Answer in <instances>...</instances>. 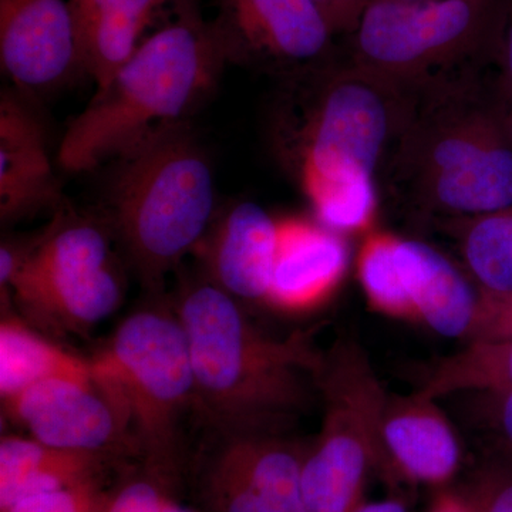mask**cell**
I'll use <instances>...</instances> for the list:
<instances>
[{"label":"cell","mask_w":512,"mask_h":512,"mask_svg":"<svg viewBox=\"0 0 512 512\" xmlns=\"http://www.w3.org/2000/svg\"><path fill=\"white\" fill-rule=\"evenodd\" d=\"M174 311L190 349L197 419L220 433H284L320 399L325 353L313 330L276 339L208 281L187 282Z\"/></svg>","instance_id":"cell-1"},{"label":"cell","mask_w":512,"mask_h":512,"mask_svg":"<svg viewBox=\"0 0 512 512\" xmlns=\"http://www.w3.org/2000/svg\"><path fill=\"white\" fill-rule=\"evenodd\" d=\"M228 62L211 22L192 0L147 36L74 119L59 147L67 173H86L121 157L183 119L211 92Z\"/></svg>","instance_id":"cell-2"},{"label":"cell","mask_w":512,"mask_h":512,"mask_svg":"<svg viewBox=\"0 0 512 512\" xmlns=\"http://www.w3.org/2000/svg\"><path fill=\"white\" fill-rule=\"evenodd\" d=\"M184 123L121 156L110 190V231L148 291L197 251L212 225L210 161Z\"/></svg>","instance_id":"cell-3"},{"label":"cell","mask_w":512,"mask_h":512,"mask_svg":"<svg viewBox=\"0 0 512 512\" xmlns=\"http://www.w3.org/2000/svg\"><path fill=\"white\" fill-rule=\"evenodd\" d=\"M90 362L119 410L138 467L183 483L184 423L197 409L190 349L174 308L130 313Z\"/></svg>","instance_id":"cell-4"},{"label":"cell","mask_w":512,"mask_h":512,"mask_svg":"<svg viewBox=\"0 0 512 512\" xmlns=\"http://www.w3.org/2000/svg\"><path fill=\"white\" fill-rule=\"evenodd\" d=\"M410 110L394 153L420 204L456 217L512 207L510 124L466 90L441 87Z\"/></svg>","instance_id":"cell-5"},{"label":"cell","mask_w":512,"mask_h":512,"mask_svg":"<svg viewBox=\"0 0 512 512\" xmlns=\"http://www.w3.org/2000/svg\"><path fill=\"white\" fill-rule=\"evenodd\" d=\"M511 0H370L352 39L353 66L404 89L498 45Z\"/></svg>","instance_id":"cell-6"},{"label":"cell","mask_w":512,"mask_h":512,"mask_svg":"<svg viewBox=\"0 0 512 512\" xmlns=\"http://www.w3.org/2000/svg\"><path fill=\"white\" fill-rule=\"evenodd\" d=\"M313 90L292 140L303 192L340 181L375 180L409 117L406 89L352 66L328 73Z\"/></svg>","instance_id":"cell-7"},{"label":"cell","mask_w":512,"mask_h":512,"mask_svg":"<svg viewBox=\"0 0 512 512\" xmlns=\"http://www.w3.org/2000/svg\"><path fill=\"white\" fill-rule=\"evenodd\" d=\"M365 350H333L320 377L323 419L302 473L303 512H357L370 474L379 471L384 399Z\"/></svg>","instance_id":"cell-8"},{"label":"cell","mask_w":512,"mask_h":512,"mask_svg":"<svg viewBox=\"0 0 512 512\" xmlns=\"http://www.w3.org/2000/svg\"><path fill=\"white\" fill-rule=\"evenodd\" d=\"M184 478L201 512H303L309 443L284 433L210 431Z\"/></svg>","instance_id":"cell-9"},{"label":"cell","mask_w":512,"mask_h":512,"mask_svg":"<svg viewBox=\"0 0 512 512\" xmlns=\"http://www.w3.org/2000/svg\"><path fill=\"white\" fill-rule=\"evenodd\" d=\"M2 403L6 416L40 443L137 464L119 410L96 379L46 380Z\"/></svg>","instance_id":"cell-10"},{"label":"cell","mask_w":512,"mask_h":512,"mask_svg":"<svg viewBox=\"0 0 512 512\" xmlns=\"http://www.w3.org/2000/svg\"><path fill=\"white\" fill-rule=\"evenodd\" d=\"M211 23L228 60L268 67H316L336 37L313 0H218Z\"/></svg>","instance_id":"cell-11"},{"label":"cell","mask_w":512,"mask_h":512,"mask_svg":"<svg viewBox=\"0 0 512 512\" xmlns=\"http://www.w3.org/2000/svg\"><path fill=\"white\" fill-rule=\"evenodd\" d=\"M0 62L23 92L46 93L80 69L70 0H0Z\"/></svg>","instance_id":"cell-12"},{"label":"cell","mask_w":512,"mask_h":512,"mask_svg":"<svg viewBox=\"0 0 512 512\" xmlns=\"http://www.w3.org/2000/svg\"><path fill=\"white\" fill-rule=\"evenodd\" d=\"M380 468L393 484L444 487L461 466L457 431L436 399L417 390L386 394L379 424Z\"/></svg>","instance_id":"cell-13"},{"label":"cell","mask_w":512,"mask_h":512,"mask_svg":"<svg viewBox=\"0 0 512 512\" xmlns=\"http://www.w3.org/2000/svg\"><path fill=\"white\" fill-rule=\"evenodd\" d=\"M348 266L342 234L309 218H278L266 306L291 315L315 311L338 291Z\"/></svg>","instance_id":"cell-14"},{"label":"cell","mask_w":512,"mask_h":512,"mask_svg":"<svg viewBox=\"0 0 512 512\" xmlns=\"http://www.w3.org/2000/svg\"><path fill=\"white\" fill-rule=\"evenodd\" d=\"M207 279L238 301L268 298L276 251V220L255 202L245 201L218 218L200 247Z\"/></svg>","instance_id":"cell-15"},{"label":"cell","mask_w":512,"mask_h":512,"mask_svg":"<svg viewBox=\"0 0 512 512\" xmlns=\"http://www.w3.org/2000/svg\"><path fill=\"white\" fill-rule=\"evenodd\" d=\"M402 320L420 323L447 338L473 329L480 293L450 261L424 242L396 238Z\"/></svg>","instance_id":"cell-16"},{"label":"cell","mask_w":512,"mask_h":512,"mask_svg":"<svg viewBox=\"0 0 512 512\" xmlns=\"http://www.w3.org/2000/svg\"><path fill=\"white\" fill-rule=\"evenodd\" d=\"M60 187L47 153L45 131L18 94L0 100V220L10 224L52 208Z\"/></svg>","instance_id":"cell-17"},{"label":"cell","mask_w":512,"mask_h":512,"mask_svg":"<svg viewBox=\"0 0 512 512\" xmlns=\"http://www.w3.org/2000/svg\"><path fill=\"white\" fill-rule=\"evenodd\" d=\"M126 461L47 446L32 437L3 436L0 440V511L32 495L111 481Z\"/></svg>","instance_id":"cell-18"},{"label":"cell","mask_w":512,"mask_h":512,"mask_svg":"<svg viewBox=\"0 0 512 512\" xmlns=\"http://www.w3.org/2000/svg\"><path fill=\"white\" fill-rule=\"evenodd\" d=\"M83 72L109 82L136 53L158 13L183 0H70Z\"/></svg>","instance_id":"cell-19"},{"label":"cell","mask_w":512,"mask_h":512,"mask_svg":"<svg viewBox=\"0 0 512 512\" xmlns=\"http://www.w3.org/2000/svg\"><path fill=\"white\" fill-rule=\"evenodd\" d=\"M52 379L94 380L96 376L90 357L74 355L8 311L0 325L2 402Z\"/></svg>","instance_id":"cell-20"},{"label":"cell","mask_w":512,"mask_h":512,"mask_svg":"<svg viewBox=\"0 0 512 512\" xmlns=\"http://www.w3.org/2000/svg\"><path fill=\"white\" fill-rule=\"evenodd\" d=\"M419 390L433 399L467 392H512V339L471 340L460 352L441 357Z\"/></svg>","instance_id":"cell-21"},{"label":"cell","mask_w":512,"mask_h":512,"mask_svg":"<svg viewBox=\"0 0 512 512\" xmlns=\"http://www.w3.org/2000/svg\"><path fill=\"white\" fill-rule=\"evenodd\" d=\"M458 241L481 295H512V207L463 218Z\"/></svg>","instance_id":"cell-22"},{"label":"cell","mask_w":512,"mask_h":512,"mask_svg":"<svg viewBox=\"0 0 512 512\" xmlns=\"http://www.w3.org/2000/svg\"><path fill=\"white\" fill-rule=\"evenodd\" d=\"M178 485L143 470L127 471L114 490L107 512H170Z\"/></svg>","instance_id":"cell-23"},{"label":"cell","mask_w":512,"mask_h":512,"mask_svg":"<svg viewBox=\"0 0 512 512\" xmlns=\"http://www.w3.org/2000/svg\"><path fill=\"white\" fill-rule=\"evenodd\" d=\"M116 485L103 481L36 494L0 512H107Z\"/></svg>","instance_id":"cell-24"},{"label":"cell","mask_w":512,"mask_h":512,"mask_svg":"<svg viewBox=\"0 0 512 512\" xmlns=\"http://www.w3.org/2000/svg\"><path fill=\"white\" fill-rule=\"evenodd\" d=\"M463 495L473 512H512V467L484 468Z\"/></svg>","instance_id":"cell-25"},{"label":"cell","mask_w":512,"mask_h":512,"mask_svg":"<svg viewBox=\"0 0 512 512\" xmlns=\"http://www.w3.org/2000/svg\"><path fill=\"white\" fill-rule=\"evenodd\" d=\"M480 293V292H478ZM512 339V295H481L468 340Z\"/></svg>","instance_id":"cell-26"},{"label":"cell","mask_w":512,"mask_h":512,"mask_svg":"<svg viewBox=\"0 0 512 512\" xmlns=\"http://www.w3.org/2000/svg\"><path fill=\"white\" fill-rule=\"evenodd\" d=\"M333 35H352L370 0H313Z\"/></svg>","instance_id":"cell-27"},{"label":"cell","mask_w":512,"mask_h":512,"mask_svg":"<svg viewBox=\"0 0 512 512\" xmlns=\"http://www.w3.org/2000/svg\"><path fill=\"white\" fill-rule=\"evenodd\" d=\"M491 427L512 456V392L480 393Z\"/></svg>","instance_id":"cell-28"},{"label":"cell","mask_w":512,"mask_h":512,"mask_svg":"<svg viewBox=\"0 0 512 512\" xmlns=\"http://www.w3.org/2000/svg\"><path fill=\"white\" fill-rule=\"evenodd\" d=\"M498 47H500L501 59H503L505 76L512 87V0L508 5L507 15H505Z\"/></svg>","instance_id":"cell-29"},{"label":"cell","mask_w":512,"mask_h":512,"mask_svg":"<svg viewBox=\"0 0 512 512\" xmlns=\"http://www.w3.org/2000/svg\"><path fill=\"white\" fill-rule=\"evenodd\" d=\"M427 512H473L463 493L440 491Z\"/></svg>","instance_id":"cell-30"},{"label":"cell","mask_w":512,"mask_h":512,"mask_svg":"<svg viewBox=\"0 0 512 512\" xmlns=\"http://www.w3.org/2000/svg\"><path fill=\"white\" fill-rule=\"evenodd\" d=\"M357 512H409L402 498L389 497L384 500L366 501Z\"/></svg>","instance_id":"cell-31"},{"label":"cell","mask_w":512,"mask_h":512,"mask_svg":"<svg viewBox=\"0 0 512 512\" xmlns=\"http://www.w3.org/2000/svg\"><path fill=\"white\" fill-rule=\"evenodd\" d=\"M170 512H201L198 510H192V508H185L183 505L175 504L173 508H171Z\"/></svg>","instance_id":"cell-32"},{"label":"cell","mask_w":512,"mask_h":512,"mask_svg":"<svg viewBox=\"0 0 512 512\" xmlns=\"http://www.w3.org/2000/svg\"><path fill=\"white\" fill-rule=\"evenodd\" d=\"M508 124H510L511 133H512V114H511V119H510V120H508Z\"/></svg>","instance_id":"cell-33"},{"label":"cell","mask_w":512,"mask_h":512,"mask_svg":"<svg viewBox=\"0 0 512 512\" xmlns=\"http://www.w3.org/2000/svg\"><path fill=\"white\" fill-rule=\"evenodd\" d=\"M404 2H416V0H404Z\"/></svg>","instance_id":"cell-34"}]
</instances>
